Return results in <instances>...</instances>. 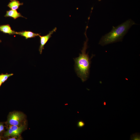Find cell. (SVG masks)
<instances>
[{
	"label": "cell",
	"instance_id": "8",
	"mask_svg": "<svg viewBox=\"0 0 140 140\" xmlns=\"http://www.w3.org/2000/svg\"><path fill=\"white\" fill-rule=\"evenodd\" d=\"M0 31L9 35L16 34V31L12 30L9 24L0 25Z\"/></svg>",
	"mask_w": 140,
	"mask_h": 140
},
{
	"label": "cell",
	"instance_id": "18",
	"mask_svg": "<svg viewBox=\"0 0 140 140\" xmlns=\"http://www.w3.org/2000/svg\"><path fill=\"white\" fill-rule=\"evenodd\" d=\"M1 42V40H0V43Z\"/></svg>",
	"mask_w": 140,
	"mask_h": 140
},
{
	"label": "cell",
	"instance_id": "14",
	"mask_svg": "<svg viewBox=\"0 0 140 140\" xmlns=\"http://www.w3.org/2000/svg\"><path fill=\"white\" fill-rule=\"evenodd\" d=\"M4 123L2 122H0V134L3 133L5 130Z\"/></svg>",
	"mask_w": 140,
	"mask_h": 140
},
{
	"label": "cell",
	"instance_id": "5",
	"mask_svg": "<svg viewBox=\"0 0 140 140\" xmlns=\"http://www.w3.org/2000/svg\"><path fill=\"white\" fill-rule=\"evenodd\" d=\"M57 29V28L55 27L46 35L43 36H40V35H39L40 38V45L39 50L40 54H41L43 50L44 49V46L47 42L49 39L51 37L52 34L54 32L56 31Z\"/></svg>",
	"mask_w": 140,
	"mask_h": 140
},
{
	"label": "cell",
	"instance_id": "7",
	"mask_svg": "<svg viewBox=\"0 0 140 140\" xmlns=\"http://www.w3.org/2000/svg\"><path fill=\"white\" fill-rule=\"evenodd\" d=\"M4 16L6 17H11L14 19H16L19 17L25 18L22 16L20 13L18 12L16 10H13L11 9L7 11Z\"/></svg>",
	"mask_w": 140,
	"mask_h": 140
},
{
	"label": "cell",
	"instance_id": "1",
	"mask_svg": "<svg viewBox=\"0 0 140 140\" xmlns=\"http://www.w3.org/2000/svg\"><path fill=\"white\" fill-rule=\"evenodd\" d=\"M88 28H86L85 35L86 39L84 42L83 46L81 50V53L79 54L78 57L74 59L75 62V69L78 76L79 77L83 82L87 80L89 74L91 58L89 57L88 53H86L87 48L88 38L86 35V31Z\"/></svg>",
	"mask_w": 140,
	"mask_h": 140
},
{
	"label": "cell",
	"instance_id": "6",
	"mask_svg": "<svg viewBox=\"0 0 140 140\" xmlns=\"http://www.w3.org/2000/svg\"><path fill=\"white\" fill-rule=\"evenodd\" d=\"M16 34L24 37L26 39L35 37L40 35L39 34L35 33L31 31H26L19 32H16Z\"/></svg>",
	"mask_w": 140,
	"mask_h": 140
},
{
	"label": "cell",
	"instance_id": "15",
	"mask_svg": "<svg viewBox=\"0 0 140 140\" xmlns=\"http://www.w3.org/2000/svg\"><path fill=\"white\" fill-rule=\"evenodd\" d=\"M3 136H2L0 134V140H2L3 139Z\"/></svg>",
	"mask_w": 140,
	"mask_h": 140
},
{
	"label": "cell",
	"instance_id": "10",
	"mask_svg": "<svg viewBox=\"0 0 140 140\" xmlns=\"http://www.w3.org/2000/svg\"><path fill=\"white\" fill-rule=\"evenodd\" d=\"M13 75V73L1 74H0V80L2 83H3L7 80L9 77L12 76Z\"/></svg>",
	"mask_w": 140,
	"mask_h": 140
},
{
	"label": "cell",
	"instance_id": "12",
	"mask_svg": "<svg viewBox=\"0 0 140 140\" xmlns=\"http://www.w3.org/2000/svg\"><path fill=\"white\" fill-rule=\"evenodd\" d=\"M85 122L83 121L80 120L77 122V126L79 128H82L85 126Z\"/></svg>",
	"mask_w": 140,
	"mask_h": 140
},
{
	"label": "cell",
	"instance_id": "17",
	"mask_svg": "<svg viewBox=\"0 0 140 140\" xmlns=\"http://www.w3.org/2000/svg\"><path fill=\"white\" fill-rule=\"evenodd\" d=\"M2 82H1V81H0V87L2 84Z\"/></svg>",
	"mask_w": 140,
	"mask_h": 140
},
{
	"label": "cell",
	"instance_id": "11",
	"mask_svg": "<svg viewBox=\"0 0 140 140\" xmlns=\"http://www.w3.org/2000/svg\"><path fill=\"white\" fill-rule=\"evenodd\" d=\"M131 140H140V135L139 133L133 134L131 136Z\"/></svg>",
	"mask_w": 140,
	"mask_h": 140
},
{
	"label": "cell",
	"instance_id": "13",
	"mask_svg": "<svg viewBox=\"0 0 140 140\" xmlns=\"http://www.w3.org/2000/svg\"><path fill=\"white\" fill-rule=\"evenodd\" d=\"M6 139L7 140H20L22 139V138L21 136L9 137L6 138Z\"/></svg>",
	"mask_w": 140,
	"mask_h": 140
},
{
	"label": "cell",
	"instance_id": "9",
	"mask_svg": "<svg viewBox=\"0 0 140 140\" xmlns=\"http://www.w3.org/2000/svg\"><path fill=\"white\" fill-rule=\"evenodd\" d=\"M23 4V3H20L18 0H10L7 6L11 10H16L18 9L20 6Z\"/></svg>",
	"mask_w": 140,
	"mask_h": 140
},
{
	"label": "cell",
	"instance_id": "19",
	"mask_svg": "<svg viewBox=\"0 0 140 140\" xmlns=\"http://www.w3.org/2000/svg\"><path fill=\"white\" fill-rule=\"evenodd\" d=\"M99 1H101V0H98Z\"/></svg>",
	"mask_w": 140,
	"mask_h": 140
},
{
	"label": "cell",
	"instance_id": "16",
	"mask_svg": "<svg viewBox=\"0 0 140 140\" xmlns=\"http://www.w3.org/2000/svg\"><path fill=\"white\" fill-rule=\"evenodd\" d=\"M103 105H104V106H105L106 105V102H105V101H104L103 103Z\"/></svg>",
	"mask_w": 140,
	"mask_h": 140
},
{
	"label": "cell",
	"instance_id": "2",
	"mask_svg": "<svg viewBox=\"0 0 140 140\" xmlns=\"http://www.w3.org/2000/svg\"><path fill=\"white\" fill-rule=\"evenodd\" d=\"M136 24L132 20L129 19L116 27L113 26L111 30L102 36L99 44L104 46L109 44L121 41L130 28Z\"/></svg>",
	"mask_w": 140,
	"mask_h": 140
},
{
	"label": "cell",
	"instance_id": "4",
	"mask_svg": "<svg viewBox=\"0 0 140 140\" xmlns=\"http://www.w3.org/2000/svg\"><path fill=\"white\" fill-rule=\"evenodd\" d=\"M7 130L4 133L3 137H20L21 133L26 129V124L20 126L8 125Z\"/></svg>",
	"mask_w": 140,
	"mask_h": 140
},
{
	"label": "cell",
	"instance_id": "3",
	"mask_svg": "<svg viewBox=\"0 0 140 140\" xmlns=\"http://www.w3.org/2000/svg\"><path fill=\"white\" fill-rule=\"evenodd\" d=\"M26 116L23 113L14 111L10 112L7 117L6 124L20 126L26 123Z\"/></svg>",
	"mask_w": 140,
	"mask_h": 140
}]
</instances>
